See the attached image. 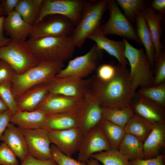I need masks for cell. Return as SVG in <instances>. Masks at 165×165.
Returning <instances> with one entry per match:
<instances>
[{
	"instance_id": "obj_1",
	"label": "cell",
	"mask_w": 165,
	"mask_h": 165,
	"mask_svg": "<svg viewBox=\"0 0 165 165\" xmlns=\"http://www.w3.org/2000/svg\"><path fill=\"white\" fill-rule=\"evenodd\" d=\"M91 79L90 89L102 107L122 108L130 105L135 92L127 67L118 65L115 75L109 80L102 81L95 75Z\"/></svg>"
},
{
	"instance_id": "obj_2",
	"label": "cell",
	"mask_w": 165,
	"mask_h": 165,
	"mask_svg": "<svg viewBox=\"0 0 165 165\" xmlns=\"http://www.w3.org/2000/svg\"><path fill=\"white\" fill-rule=\"evenodd\" d=\"M25 42L39 63L64 62L72 57L76 48L71 36L65 37H29Z\"/></svg>"
},
{
	"instance_id": "obj_3",
	"label": "cell",
	"mask_w": 165,
	"mask_h": 165,
	"mask_svg": "<svg viewBox=\"0 0 165 165\" xmlns=\"http://www.w3.org/2000/svg\"><path fill=\"white\" fill-rule=\"evenodd\" d=\"M107 0H85L80 17L71 35L75 47L81 48L88 36L100 28Z\"/></svg>"
},
{
	"instance_id": "obj_4",
	"label": "cell",
	"mask_w": 165,
	"mask_h": 165,
	"mask_svg": "<svg viewBox=\"0 0 165 165\" xmlns=\"http://www.w3.org/2000/svg\"><path fill=\"white\" fill-rule=\"evenodd\" d=\"M64 66L63 62H42L21 75L16 74L11 81L16 99L32 87L50 81L64 68Z\"/></svg>"
},
{
	"instance_id": "obj_5",
	"label": "cell",
	"mask_w": 165,
	"mask_h": 165,
	"mask_svg": "<svg viewBox=\"0 0 165 165\" xmlns=\"http://www.w3.org/2000/svg\"><path fill=\"white\" fill-rule=\"evenodd\" d=\"M123 40L125 45V57L130 66L129 76L134 91L135 92L139 87L151 86L154 77L150 62L144 49L136 48L127 40Z\"/></svg>"
},
{
	"instance_id": "obj_6",
	"label": "cell",
	"mask_w": 165,
	"mask_h": 165,
	"mask_svg": "<svg viewBox=\"0 0 165 165\" xmlns=\"http://www.w3.org/2000/svg\"><path fill=\"white\" fill-rule=\"evenodd\" d=\"M25 41L10 40L7 45L0 48V60L9 64L18 75L39 63Z\"/></svg>"
},
{
	"instance_id": "obj_7",
	"label": "cell",
	"mask_w": 165,
	"mask_h": 165,
	"mask_svg": "<svg viewBox=\"0 0 165 165\" xmlns=\"http://www.w3.org/2000/svg\"><path fill=\"white\" fill-rule=\"evenodd\" d=\"M103 50L96 44L89 51L82 56L70 60L55 77H73L83 79L97 69L102 61Z\"/></svg>"
},
{
	"instance_id": "obj_8",
	"label": "cell",
	"mask_w": 165,
	"mask_h": 165,
	"mask_svg": "<svg viewBox=\"0 0 165 165\" xmlns=\"http://www.w3.org/2000/svg\"><path fill=\"white\" fill-rule=\"evenodd\" d=\"M107 4L109 17L107 22L101 26V31L106 36L114 35L122 37L123 39L134 41L142 45L134 28L116 1L107 0Z\"/></svg>"
},
{
	"instance_id": "obj_9",
	"label": "cell",
	"mask_w": 165,
	"mask_h": 165,
	"mask_svg": "<svg viewBox=\"0 0 165 165\" xmlns=\"http://www.w3.org/2000/svg\"><path fill=\"white\" fill-rule=\"evenodd\" d=\"M73 23L64 16H46L33 27L30 38L65 37L70 36L75 27Z\"/></svg>"
},
{
	"instance_id": "obj_10",
	"label": "cell",
	"mask_w": 165,
	"mask_h": 165,
	"mask_svg": "<svg viewBox=\"0 0 165 165\" xmlns=\"http://www.w3.org/2000/svg\"><path fill=\"white\" fill-rule=\"evenodd\" d=\"M84 2V0H43L40 15L36 24L46 16L57 14L68 18L75 26Z\"/></svg>"
},
{
	"instance_id": "obj_11",
	"label": "cell",
	"mask_w": 165,
	"mask_h": 165,
	"mask_svg": "<svg viewBox=\"0 0 165 165\" xmlns=\"http://www.w3.org/2000/svg\"><path fill=\"white\" fill-rule=\"evenodd\" d=\"M91 81V78L55 77L48 82L49 90L52 94L83 99L90 89Z\"/></svg>"
},
{
	"instance_id": "obj_12",
	"label": "cell",
	"mask_w": 165,
	"mask_h": 165,
	"mask_svg": "<svg viewBox=\"0 0 165 165\" xmlns=\"http://www.w3.org/2000/svg\"><path fill=\"white\" fill-rule=\"evenodd\" d=\"M20 128L25 138L30 155L41 160L53 158L49 131L42 128L34 129Z\"/></svg>"
},
{
	"instance_id": "obj_13",
	"label": "cell",
	"mask_w": 165,
	"mask_h": 165,
	"mask_svg": "<svg viewBox=\"0 0 165 165\" xmlns=\"http://www.w3.org/2000/svg\"><path fill=\"white\" fill-rule=\"evenodd\" d=\"M83 100L50 93L36 110L46 114L78 113L81 111Z\"/></svg>"
},
{
	"instance_id": "obj_14",
	"label": "cell",
	"mask_w": 165,
	"mask_h": 165,
	"mask_svg": "<svg viewBox=\"0 0 165 165\" xmlns=\"http://www.w3.org/2000/svg\"><path fill=\"white\" fill-rule=\"evenodd\" d=\"M111 149L98 124L84 134L78 151V160L86 163L93 154Z\"/></svg>"
},
{
	"instance_id": "obj_15",
	"label": "cell",
	"mask_w": 165,
	"mask_h": 165,
	"mask_svg": "<svg viewBox=\"0 0 165 165\" xmlns=\"http://www.w3.org/2000/svg\"><path fill=\"white\" fill-rule=\"evenodd\" d=\"M51 143L62 153L71 157L78 152L84 136L79 127L49 131Z\"/></svg>"
},
{
	"instance_id": "obj_16",
	"label": "cell",
	"mask_w": 165,
	"mask_h": 165,
	"mask_svg": "<svg viewBox=\"0 0 165 165\" xmlns=\"http://www.w3.org/2000/svg\"><path fill=\"white\" fill-rule=\"evenodd\" d=\"M102 107L90 89L83 98L80 111L79 128L84 134L99 124L102 119Z\"/></svg>"
},
{
	"instance_id": "obj_17",
	"label": "cell",
	"mask_w": 165,
	"mask_h": 165,
	"mask_svg": "<svg viewBox=\"0 0 165 165\" xmlns=\"http://www.w3.org/2000/svg\"><path fill=\"white\" fill-rule=\"evenodd\" d=\"M130 105L136 115L153 123H165L163 107L137 94Z\"/></svg>"
},
{
	"instance_id": "obj_18",
	"label": "cell",
	"mask_w": 165,
	"mask_h": 165,
	"mask_svg": "<svg viewBox=\"0 0 165 165\" xmlns=\"http://www.w3.org/2000/svg\"><path fill=\"white\" fill-rule=\"evenodd\" d=\"M87 38L94 41L103 51L115 57L121 66L126 67L129 65L125 57V45L123 40L117 41L108 38L100 28L91 33Z\"/></svg>"
},
{
	"instance_id": "obj_19",
	"label": "cell",
	"mask_w": 165,
	"mask_h": 165,
	"mask_svg": "<svg viewBox=\"0 0 165 165\" xmlns=\"http://www.w3.org/2000/svg\"><path fill=\"white\" fill-rule=\"evenodd\" d=\"M49 82L33 86L16 98L17 111L36 110L50 93Z\"/></svg>"
},
{
	"instance_id": "obj_20",
	"label": "cell",
	"mask_w": 165,
	"mask_h": 165,
	"mask_svg": "<svg viewBox=\"0 0 165 165\" xmlns=\"http://www.w3.org/2000/svg\"><path fill=\"white\" fill-rule=\"evenodd\" d=\"M0 141L5 143L16 157L23 162L29 154L24 136L20 129L10 122Z\"/></svg>"
},
{
	"instance_id": "obj_21",
	"label": "cell",
	"mask_w": 165,
	"mask_h": 165,
	"mask_svg": "<svg viewBox=\"0 0 165 165\" xmlns=\"http://www.w3.org/2000/svg\"><path fill=\"white\" fill-rule=\"evenodd\" d=\"M3 26L5 34L10 40L20 41L26 40L33 28L15 10L5 17Z\"/></svg>"
},
{
	"instance_id": "obj_22",
	"label": "cell",
	"mask_w": 165,
	"mask_h": 165,
	"mask_svg": "<svg viewBox=\"0 0 165 165\" xmlns=\"http://www.w3.org/2000/svg\"><path fill=\"white\" fill-rule=\"evenodd\" d=\"M80 112L46 114L42 128L49 131L79 127Z\"/></svg>"
},
{
	"instance_id": "obj_23",
	"label": "cell",
	"mask_w": 165,
	"mask_h": 165,
	"mask_svg": "<svg viewBox=\"0 0 165 165\" xmlns=\"http://www.w3.org/2000/svg\"><path fill=\"white\" fill-rule=\"evenodd\" d=\"M165 143V124L156 123L143 143V159L156 157L164 147Z\"/></svg>"
},
{
	"instance_id": "obj_24",
	"label": "cell",
	"mask_w": 165,
	"mask_h": 165,
	"mask_svg": "<svg viewBox=\"0 0 165 165\" xmlns=\"http://www.w3.org/2000/svg\"><path fill=\"white\" fill-rule=\"evenodd\" d=\"M141 13L149 28L155 50V61L163 51L161 41L162 15L150 7L144 8Z\"/></svg>"
},
{
	"instance_id": "obj_25",
	"label": "cell",
	"mask_w": 165,
	"mask_h": 165,
	"mask_svg": "<svg viewBox=\"0 0 165 165\" xmlns=\"http://www.w3.org/2000/svg\"><path fill=\"white\" fill-rule=\"evenodd\" d=\"M46 115L39 110L32 111H18L12 115L10 122L20 128L36 129L42 128Z\"/></svg>"
},
{
	"instance_id": "obj_26",
	"label": "cell",
	"mask_w": 165,
	"mask_h": 165,
	"mask_svg": "<svg viewBox=\"0 0 165 165\" xmlns=\"http://www.w3.org/2000/svg\"><path fill=\"white\" fill-rule=\"evenodd\" d=\"M135 21L137 35L145 48L151 67L153 66L155 62V47L148 25L141 12L138 15Z\"/></svg>"
},
{
	"instance_id": "obj_27",
	"label": "cell",
	"mask_w": 165,
	"mask_h": 165,
	"mask_svg": "<svg viewBox=\"0 0 165 165\" xmlns=\"http://www.w3.org/2000/svg\"><path fill=\"white\" fill-rule=\"evenodd\" d=\"M143 142L131 134L126 133L118 147V150L130 161L144 159Z\"/></svg>"
},
{
	"instance_id": "obj_28",
	"label": "cell",
	"mask_w": 165,
	"mask_h": 165,
	"mask_svg": "<svg viewBox=\"0 0 165 165\" xmlns=\"http://www.w3.org/2000/svg\"><path fill=\"white\" fill-rule=\"evenodd\" d=\"M154 124L134 114L126 124L124 129L126 133L132 135L144 142L151 131Z\"/></svg>"
},
{
	"instance_id": "obj_29",
	"label": "cell",
	"mask_w": 165,
	"mask_h": 165,
	"mask_svg": "<svg viewBox=\"0 0 165 165\" xmlns=\"http://www.w3.org/2000/svg\"><path fill=\"white\" fill-rule=\"evenodd\" d=\"M134 114L130 105L122 108L102 107V119L124 128Z\"/></svg>"
},
{
	"instance_id": "obj_30",
	"label": "cell",
	"mask_w": 165,
	"mask_h": 165,
	"mask_svg": "<svg viewBox=\"0 0 165 165\" xmlns=\"http://www.w3.org/2000/svg\"><path fill=\"white\" fill-rule=\"evenodd\" d=\"M98 124L109 143L111 149L118 150L126 134L124 128L102 119Z\"/></svg>"
},
{
	"instance_id": "obj_31",
	"label": "cell",
	"mask_w": 165,
	"mask_h": 165,
	"mask_svg": "<svg viewBox=\"0 0 165 165\" xmlns=\"http://www.w3.org/2000/svg\"><path fill=\"white\" fill-rule=\"evenodd\" d=\"M41 7L34 0H20L14 10L26 23L33 27L38 18Z\"/></svg>"
},
{
	"instance_id": "obj_32",
	"label": "cell",
	"mask_w": 165,
	"mask_h": 165,
	"mask_svg": "<svg viewBox=\"0 0 165 165\" xmlns=\"http://www.w3.org/2000/svg\"><path fill=\"white\" fill-rule=\"evenodd\" d=\"M90 158L103 165H130V161L118 150L111 149L94 154Z\"/></svg>"
},
{
	"instance_id": "obj_33",
	"label": "cell",
	"mask_w": 165,
	"mask_h": 165,
	"mask_svg": "<svg viewBox=\"0 0 165 165\" xmlns=\"http://www.w3.org/2000/svg\"><path fill=\"white\" fill-rule=\"evenodd\" d=\"M137 94L163 107L165 106V82L155 86L141 88Z\"/></svg>"
},
{
	"instance_id": "obj_34",
	"label": "cell",
	"mask_w": 165,
	"mask_h": 165,
	"mask_svg": "<svg viewBox=\"0 0 165 165\" xmlns=\"http://www.w3.org/2000/svg\"><path fill=\"white\" fill-rule=\"evenodd\" d=\"M116 2L127 18L132 21H135L144 9V1L142 0H117Z\"/></svg>"
},
{
	"instance_id": "obj_35",
	"label": "cell",
	"mask_w": 165,
	"mask_h": 165,
	"mask_svg": "<svg viewBox=\"0 0 165 165\" xmlns=\"http://www.w3.org/2000/svg\"><path fill=\"white\" fill-rule=\"evenodd\" d=\"M0 98L13 114L17 111L16 102L13 92L11 82L0 84Z\"/></svg>"
},
{
	"instance_id": "obj_36",
	"label": "cell",
	"mask_w": 165,
	"mask_h": 165,
	"mask_svg": "<svg viewBox=\"0 0 165 165\" xmlns=\"http://www.w3.org/2000/svg\"><path fill=\"white\" fill-rule=\"evenodd\" d=\"M53 159L58 165H87L86 163L77 160L61 152L54 144L50 145Z\"/></svg>"
},
{
	"instance_id": "obj_37",
	"label": "cell",
	"mask_w": 165,
	"mask_h": 165,
	"mask_svg": "<svg viewBox=\"0 0 165 165\" xmlns=\"http://www.w3.org/2000/svg\"><path fill=\"white\" fill-rule=\"evenodd\" d=\"M155 76L151 86H155L165 82V54L162 51L156 60Z\"/></svg>"
},
{
	"instance_id": "obj_38",
	"label": "cell",
	"mask_w": 165,
	"mask_h": 165,
	"mask_svg": "<svg viewBox=\"0 0 165 165\" xmlns=\"http://www.w3.org/2000/svg\"><path fill=\"white\" fill-rule=\"evenodd\" d=\"M0 165H19L16 157L5 143L0 145Z\"/></svg>"
},
{
	"instance_id": "obj_39",
	"label": "cell",
	"mask_w": 165,
	"mask_h": 165,
	"mask_svg": "<svg viewBox=\"0 0 165 165\" xmlns=\"http://www.w3.org/2000/svg\"><path fill=\"white\" fill-rule=\"evenodd\" d=\"M117 66L109 64H104L99 66L97 68L96 76L103 81H108L112 79L116 73Z\"/></svg>"
},
{
	"instance_id": "obj_40",
	"label": "cell",
	"mask_w": 165,
	"mask_h": 165,
	"mask_svg": "<svg viewBox=\"0 0 165 165\" xmlns=\"http://www.w3.org/2000/svg\"><path fill=\"white\" fill-rule=\"evenodd\" d=\"M16 73L7 63L0 60V84L11 82Z\"/></svg>"
},
{
	"instance_id": "obj_41",
	"label": "cell",
	"mask_w": 165,
	"mask_h": 165,
	"mask_svg": "<svg viewBox=\"0 0 165 165\" xmlns=\"http://www.w3.org/2000/svg\"><path fill=\"white\" fill-rule=\"evenodd\" d=\"M130 163V165H165L163 157L161 155L150 159H136Z\"/></svg>"
},
{
	"instance_id": "obj_42",
	"label": "cell",
	"mask_w": 165,
	"mask_h": 165,
	"mask_svg": "<svg viewBox=\"0 0 165 165\" xmlns=\"http://www.w3.org/2000/svg\"><path fill=\"white\" fill-rule=\"evenodd\" d=\"M19 165H58L53 158L47 160H41L32 156L29 153L25 159Z\"/></svg>"
},
{
	"instance_id": "obj_43",
	"label": "cell",
	"mask_w": 165,
	"mask_h": 165,
	"mask_svg": "<svg viewBox=\"0 0 165 165\" xmlns=\"http://www.w3.org/2000/svg\"><path fill=\"white\" fill-rule=\"evenodd\" d=\"M20 0H2L0 6L4 16H7L14 11Z\"/></svg>"
},
{
	"instance_id": "obj_44",
	"label": "cell",
	"mask_w": 165,
	"mask_h": 165,
	"mask_svg": "<svg viewBox=\"0 0 165 165\" xmlns=\"http://www.w3.org/2000/svg\"><path fill=\"white\" fill-rule=\"evenodd\" d=\"M13 114L9 109L0 113V138L10 122V118Z\"/></svg>"
},
{
	"instance_id": "obj_45",
	"label": "cell",
	"mask_w": 165,
	"mask_h": 165,
	"mask_svg": "<svg viewBox=\"0 0 165 165\" xmlns=\"http://www.w3.org/2000/svg\"><path fill=\"white\" fill-rule=\"evenodd\" d=\"M5 18V16H0V48L7 45L10 41L9 38L5 35L3 26Z\"/></svg>"
},
{
	"instance_id": "obj_46",
	"label": "cell",
	"mask_w": 165,
	"mask_h": 165,
	"mask_svg": "<svg viewBox=\"0 0 165 165\" xmlns=\"http://www.w3.org/2000/svg\"><path fill=\"white\" fill-rule=\"evenodd\" d=\"M150 8L161 13L165 9V0H153L151 4Z\"/></svg>"
},
{
	"instance_id": "obj_47",
	"label": "cell",
	"mask_w": 165,
	"mask_h": 165,
	"mask_svg": "<svg viewBox=\"0 0 165 165\" xmlns=\"http://www.w3.org/2000/svg\"><path fill=\"white\" fill-rule=\"evenodd\" d=\"M8 109L6 105L0 98V113L3 112Z\"/></svg>"
},
{
	"instance_id": "obj_48",
	"label": "cell",
	"mask_w": 165,
	"mask_h": 165,
	"mask_svg": "<svg viewBox=\"0 0 165 165\" xmlns=\"http://www.w3.org/2000/svg\"><path fill=\"white\" fill-rule=\"evenodd\" d=\"M87 165H100L98 161L90 158L86 163Z\"/></svg>"
},
{
	"instance_id": "obj_49",
	"label": "cell",
	"mask_w": 165,
	"mask_h": 165,
	"mask_svg": "<svg viewBox=\"0 0 165 165\" xmlns=\"http://www.w3.org/2000/svg\"><path fill=\"white\" fill-rule=\"evenodd\" d=\"M4 16L3 15V13H2V9H1V8L0 6V16Z\"/></svg>"
}]
</instances>
